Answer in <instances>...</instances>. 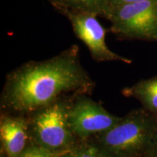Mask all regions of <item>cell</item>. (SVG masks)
Instances as JSON below:
<instances>
[{"label": "cell", "mask_w": 157, "mask_h": 157, "mask_svg": "<svg viewBox=\"0 0 157 157\" xmlns=\"http://www.w3.org/2000/svg\"><path fill=\"white\" fill-rule=\"evenodd\" d=\"M93 78L80 61L76 44L42 61H29L7 75L0 98L1 113L28 117L56 102L90 95Z\"/></svg>", "instance_id": "cell-1"}, {"label": "cell", "mask_w": 157, "mask_h": 157, "mask_svg": "<svg viewBox=\"0 0 157 157\" xmlns=\"http://www.w3.org/2000/svg\"><path fill=\"white\" fill-rule=\"evenodd\" d=\"M109 157H148L157 140V116L132 110L114 126L87 139Z\"/></svg>", "instance_id": "cell-2"}, {"label": "cell", "mask_w": 157, "mask_h": 157, "mask_svg": "<svg viewBox=\"0 0 157 157\" xmlns=\"http://www.w3.org/2000/svg\"><path fill=\"white\" fill-rule=\"evenodd\" d=\"M73 98L60 100L27 117L31 142L59 154L75 146L78 140L68 121V110Z\"/></svg>", "instance_id": "cell-3"}, {"label": "cell", "mask_w": 157, "mask_h": 157, "mask_svg": "<svg viewBox=\"0 0 157 157\" xmlns=\"http://www.w3.org/2000/svg\"><path fill=\"white\" fill-rule=\"evenodd\" d=\"M109 31L120 40L157 42V0H143L111 9Z\"/></svg>", "instance_id": "cell-4"}, {"label": "cell", "mask_w": 157, "mask_h": 157, "mask_svg": "<svg viewBox=\"0 0 157 157\" xmlns=\"http://www.w3.org/2000/svg\"><path fill=\"white\" fill-rule=\"evenodd\" d=\"M120 118L87 95L73 98L68 110L70 126L78 140H86L109 130Z\"/></svg>", "instance_id": "cell-5"}, {"label": "cell", "mask_w": 157, "mask_h": 157, "mask_svg": "<svg viewBox=\"0 0 157 157\" xmlns=\"http://www.w3.org/2000/svg\"><path fill=\"white\" fill-rule=\"evenodd\" d=\"M70 21L76 36L86 45L96 62L117 61L131 64L132 60L111 50L105 43V29L98 21V15L91 13L66 12L63 14Z\"/></svg>", "instance_id": "cell-6"}, {"label": "cell", "mask_w": 157, "mask_h": 157, "mask_svg": "<svg viewBox=\"0 0 157 157\" xmlns=\"http://www.w3.org/2000/svg\"><path fill=\"white\" fill-rule=\"evenodd\" d=\"M0 140L5 157H19L31 143L27 117L1 113Z\"/></svg>", "instance_id": "cell-7"}, {"label": "cell", "mask_w": 157, "mask_h": 157, "mask_svg": "<svg viewBox=\"0 0 157 157\" xmlns=\"http://www.w3.org/2000/svg\"><path fill=\"white\" fill-rule=\"evenodd\" d=\"M121 94L126 98L136 99L143 109L157 116V76L124 87Z\"/></svg>", "instance_id": "cell-8"}, {"label": "cell", "mask_w": 157, "mask_h": 157, "mask_svg": "<svg viewBox=\"0 0 157 157\" xmlns=\"http://www.w3.org/2000/svg\"><path fill=\"white\" fill-rule=\"evenodd\" d=\"M58 13L66 12L95 14L107 19L111 12L109 0H48Z\"/></svg>", "instance_id": "cell-9"}, {"label": "cell", "mask_w": 157, "mask_h": 157, "mask_svg": "<svg viewBox=\"0 0 157 157\" xmlns=\"http://www.w3.org/2000/svg\"><path fill=\"white\" fill-rule=\"evenodd\" d=\"M61 157H109L88 140H78Z\"/></svg>", "instance_id": "cell-10"}, {"label": "cell", "mask_w": 157, "mask_h": 157, "mask_svg": "<svg viewBox=\"0 0 157 157\" xmlns=\"http://www.w3.org/2000/svg\"><path fill=\"white\" fill-rule=\"evenodd\" d=\"M61 155L51 152L31 142L19 157H61Z\"/></svg>", "instance_id": "cell-11"}, {"label": "cell", "mask_w": 157, "mask_h": 157, "mask_svg": "<svg viewBox=\"0 0 157 157\" xmlns=\"http://www.w3.org/2000/svg\"><path fill=\"white\" fill-rule=\"evenodd\" d=\"M139 1H143V0H109V4L111 10V9L117 7L118 6L125 5V4L135 2Z\"/></svg>", "instance_id": "cell-12"}, {"label": "cell", "mask_w": 157, "mask_h": 157, "mask_svg": "<svg viewBox=\"0 0 157 157\" xmlns=\"http://www.w3.org/2000/svg\"><path fill=\"white\" fill-rule=\"evenodd\" d=\"M148 157H157V140L156 142L155 143L154 146L152 148Z\"/></svg>", "instance_id": "cell-13"}]
</instances>
